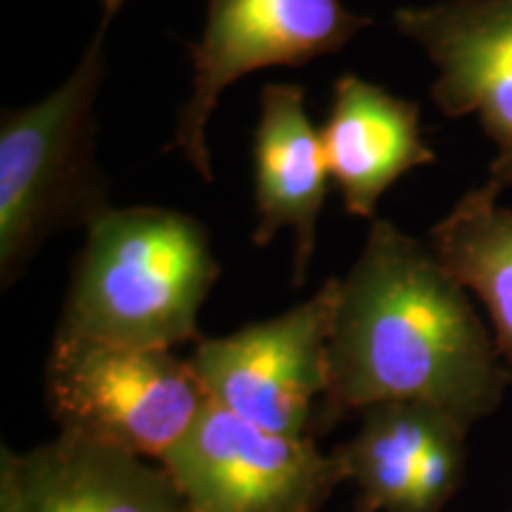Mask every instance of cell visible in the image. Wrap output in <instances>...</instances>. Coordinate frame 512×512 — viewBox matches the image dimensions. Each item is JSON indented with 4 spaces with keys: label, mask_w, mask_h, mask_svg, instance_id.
Wrapping results in <instances>:
<instances>
[{
    "label": "cell",
    "mask_w": 512,
    "mask_h": 512,
    "mask_svg": "<svg viewBox=\"0 0 512 512\" xmlns=\"http://www.w3.org/2000/svg\"><path fill=\"white\" fill-rule=\"evenodd\" d=\"M328 370L320 427L387 401L430 403L475 425L512 384L470 292L430 245L384 219L339 278Z\"/></svg>",
    "instance_id": "6da1fadb"
},
{
    "label": "cell",
    "mask_w": 512,
    "mask_h": 512,
    "mask_svg": "<svg viewBox=\"0 0 512 512\" xmlns=\"http://www.w3.org/2000/svg\"><path fill=\"white\" fill-rule=\"evenodd\" d=\"M219 275L195 216L107 207L86 226L57 332L164 351L200 342L197 318Z\"/></svg>",
    "instance_id": "7a4b0ae2"
},
{
    "label": "cell",
    "mask_w": 512,
    "mask_h": 512,
    "mask_svg": "<svg viewBox=\"0 0 512 512\" xmlns=\"http://www.w3.org/2000/svg\"><path fill=\"white\" fill-rule=\"evenodd\" d=\"M105 29L53 93L0 117V280L10 287L64 228L88 226L107 202L95 159V100L105 79Z\"/></svg>",
    "instance_id": "3957f363"
},
{
    "label": "cell",
    "mask_w": 512,
    "mask_h": 512,
    "mask_svg": "<svg viewBox=\"0 0 512 512\" xmlns=\"http://www.w3.org/2000/svg\"><path fill=\"white\" fill-rule=\"evenodd\" d=\"M46 403L60 432L162 463L192 430L209 396L190 361L174 351L55 332Z\"/></svg>",
    "instance_id": "277c9868"
},
{
    "label": "cell",
    "mask_w": 512,
    "mask_h": 512,
    "mask_svg": "<svg viewBox=\"0 0 512 512\" xmlns=\"http://www.w3.org/2000/svg\"><path fill=\"white\" fill-rule=\"evenodd\" d=\"M339 278L294 309L233 335L200 339L188 358L209 401L268 432L311 437L330 384Z\"/></svg>",
    "instance_id": "5b68a950"
},
{
    "label": "cell",
    "mask_w": 512,
    "mask_h": 512,
    "mask_svg": "<svg viewBox=\"0 0 512 512\" xmlns=\"http://www.w3.org/2000/svg\"><path fill=\"white\" fill-rule=\"evenodd\" d=\"M159 465L188 512H320L347 482L313 437L268 432L211 401Z\"/></svg>",
    "instance_id": "8992f818"
},
{
    "label": "cell",
    "mask_w": 512,
    "mask_h": 512,
    "mask_svg": "<svg viewBox=\"0 0 512 512\" xmlns=\"http://www.w3.org/2000/svg\"><path fill=\"white\" fill-rule=\"evenodd\" d=\"M370 24L342 0H209L207 24L190 50V98L178 112L171 147L211 183L207 126L226 88L259 69L304 67L337 53Z\"/></svg>",
    "instance_id": "52a82bcc"
},
{
    "label": "cell",
    "mask_w": 512,
    "mask_h": 512,
    "mask_svg": "<svg viewBox=\"0 0 512 512\" xmlns=\"http://www.w3.org/2000/svg\"><path fill=\"white\" fill-rule=\"evenodd\" d=\"M394 27L437 69L432 100L441 114H475L496 147L486 190L512 188V0H439L399 8Z\"/></svg>",
    "instance_id": "ba28073f"
},
{
    "label": "cell",
    "mask_w": 512,
    "mask_h": 512,
    "mask_svg": "<svg viewBox=\"0 0 512 512\" xmlns=\"http://www.w3.org/2000/svg\"><path fill=\"white\" fill-rule=\"evenodd\" d=\"M472 425L430 403L387 401L361 411L335 448L363 512H441L465 475Z\"/></svg>",
    "instance_id": "9c48e42d"
},
{
    "label": "cell",
    "mask_w": 512,
    "mask_h": 512,
    "mask_svg": "<svg viewBox=\"0 0 512 512\" xmlns=\"http://www.w3.org/2000/svg\"><path fill=\"white\" fill-rule=\"evenodd\" d=\"M181 505L162 465L74 434L0 453V512H178Z\"/></svg>",
    "instance_id": "30bf717a"
},
{
    "label": "cell",
    "mask_w": 512,
    "mask_h": 512,
    "mask_svg": "<svg viewBox=\"0 0 512 512\" xmlns=\"http://www.w3.org/2000/svg\"><path fill=\"white\" fill-rule=\"evenodd\" d=\"M252 152L256 202L252 242L266 247L280 230H290L294 238L292 283L302 287L316 254L318 219L328 197L330 178L323 140L306 114L302 86H264Z\"/></svg>",
    "instance_id": "8fae6325"
},
{
    "label": "cell",
    "mask_w": 512,
    "mask_h": 512,
    "mask_svg": "<svg viewBox=\"0 0 512 512\" xmlns=\"http://www.w3.org/2000/svg\"><path fill=\"white\" fill-rule=\"evenodd\" d=\"M320 140L344 209L358 219L373 221L380 197L401 176L437 162L422 138L418 102L396 98L356 74L335 81Z\"/></svg>",
    "instance_id": "7c38bea8"
},
{
    "label": "cell",
    "mask_w": 512,
    "mask_h": 512,
    "mask_svg": "<svg viewBox=\"0 0 512 512\" xmlns=\"http://www.w3.org/2000/svg\"><path fill=\"white\" fill-rule=\"evenodd\" d=\"M432 252L484 304L512 373V209L484 185L467 190L430 230Z\"/></svg>",
    "instance_id": "4fadbf2b"
},
{
    "label": "cell",
    "mask_w": 512,
    "mask_h": 512,
    "mask_svg": "<svg viewBox=\"0 0 512 512\" xmlns=\"http://www.w3.org/2000/svg\"><path fill=\"white\" fill-rule=\"evenodd\" d=\"M126 0H102V24L100 29L107 31V24L112 22V17L117 15V12L124 8Z\"/></svg>",
    "instance_id": "5bb4252c"
},
{
    "label": "cell",
    "mask_w": 512,
    "mask_h": 512,
    "mask_svg": "<svg viewBox=\"0 0 512 512\" xmlns=\"http://www.w3.org/2000/svg\"><path fill=\"white\" fill-rule=\"evenodd\" d=\"M178 512H188V510H185V508H183V505H181V510H178Z\"/></svg>",
    "instance_id": "9a60e30c"
},
{
    "label": "cell",
    "mask_w": 512,
    "mask_h": 512,
    "mask_svg": "<svg viewBox=\"0 0 512 512\" xmlns=\"http://www.w3.org/2000/svg\"><path fill=\"white\" fill-rule=\"evenodd\" d=\"M356 512H363V510H356Z\"/></svg>",
    "instance_id": "2e32d148"
}]
</instances>
